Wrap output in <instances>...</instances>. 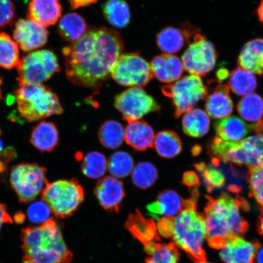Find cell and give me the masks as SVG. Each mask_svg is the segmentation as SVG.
<instances>
[{
  "label": "cell",
  "instance_id": "cell-1",
  "mask_svg": "<svg viewBox=\"0 0 263 263\" xmlns=\"http://www.w3.org/2000/svg\"><path fill=\"white\" fill-rule=\"evenodd\" d=\"M124 48L122 38L114 29L101 28L87 32L62 49L68 80L78 86L100 88L110 77Z\"/></svg>",
  "mask_w": 263,
  "mask_h": 263
},
{
  "label": "cell",
  "instance_id": "cell-2",
  "mask_svg": "<svg viewBox=\"0 0 263 263\" xmlns=\"http://www.w3.org/2000/svg\"><path fill=\"white\" fill-rule=\"evenodd\" d=\"M21 239L25 262L70 263L73 258L60 228L52 219H48L40 226L23 229Z\"/></svg>",
  "mask_w": 263,
  "mask_h": 263
},
{
  "label": "cell",
  "instance_id": "cell-3",
  "mask_svg": "<svg viewBox=\"0 0 263 263\" xmlns=\"http://www.w3.org/2000/svg\"><path fill=\"white\" fill-rule=\"evenodd\" d=\"M203 218L207 239L217 248L227 239L241 234L246 228L239 202L228 195L212 200Z\"/></svg>",
  "mask_w": 263,
  "mask_h": 263
},
{
  "label": "cell",
  "instance_id": "cell-4",
  "mask_svg": "<svg viewBox=\"0 0 263 263\" xmlns=\"http://www.w3.org/2000/svg\"><path fill=\"white\" fill-rule=\"evenodd\" d=\"M162 236L172 237L179 248L195 257H202L207 239L204 218L189 205L175 218L164 220Z\"/></svg>",
  "mask_w": 263,
  "mask_h": 263
},
{
  "label": "cell",
  "instance_id": "cell-5",
  "mask_svg": "<svg viewBox=\"0 0 263 263\" xmlns=\"http://www.w3.org/2000/svg\"><path fill=\"white\" fill-rule=\"evenodd\" d=\"M15 100L20 117L29 122L63 112L57 95L42 84L19 83Z\"/></svg>",
  "mask_w": 263,
  "mask_h": 263
},
{
  "label": "cell",
  "instance_id": "cell-6",
  "mask_svg": "<svg viewBox=\"0 0 263 263\" xmlns=\"http://www.w3.org/2000/svg\"><path fill=\"white\" fill-rule=\"evenodd\" d=\"M42 199L59 218H67L84 201V191L77 180H59L48 183Z\"/></svg>",
  "mask_w": 263,
  "mask_h": 263
},
{
  "label": "cell",
  "instance_id": "cell-7",
  "mask_svg": "<svg viewBox=\"0 0 263 263\" xmlns=\"http://www.w3.org/2000/svg\"><path fill=\"white\" fill-rule=\"evenodd\" d=\"M162 92L172 100L176 117H179L205 98L207 88L199 76L190 74L165 85Z\"/></svg>",
  "mask_w": 263,
  "mask_h": 263
},
{
  "label": "cell",
  "instance_id": "cell-8",
  "mask_svg": "<svg viewBox=\"0 0 263 263\" xmlns=\"http://www.w3.org/2000/svg\"><path fill=\"white\" fill-rule=\"evenodd\" d=\"M16 68L19 83L42 84L61 70L57 55L47 49L29 52Z\"/></svg>",
  "mask_w": 263,
  "mask_h": 263
},
{
  "label": "cell",
  "instance_id": "cell-9",
  "mask_svg": "<svg viewBox=\"0 0 263 263\" xmlns=\"http://www.w3.org/2000/svg\"><path fill=\"white\" fill-rule=\"evenodd\" d=\"M10 182L20 201H32L47 185L46 170L36 164H18L11 171Z\"/></svg>",
  "mask_w": 263,
  "mask_h": 263
},
{
  "label": "cell",
  "instance_id": "cell-10",
  "mask_svg": "<svg viewBox=\"0 0 263 263\" xmlns=\"http://www.w3.org/2000/svg\"><path fill=\"white\" fill-rule=\"evenodd\" d=\"M110 76L123 86L143 87L154 77L151 66L139 53L121 54L111 68Z\"/></svg>",
  "mask_w": 263,
  "mask_h": 263
},
{
  "label": "cell",
  "instance_id": "cell-11",
  "mask_svg": "<svg viewBox=\"0 0 263 263\" xmlns=\"http://www.w3.org/2000/svg\"><path fill=\"white\" fill-rule=\"evenodd\" d=\"M218 53L204 35L195 33L182 57L183 69L197 76L209 74L215 68Z\"/></svg>",
  "mask_w": 263,
  "mask_h": 263
},
{
  "label": "cell",
  "instance_id": "cell-12",
  "mask_svg": "<svg viewBox=\"0 0 263 263\" xmlns=\"http://www.w3.org/2000/svg\"><path fill=\"white\" fill-rule=\"evenodd\" d=\"M115 106L122 115L124 120H140L144 115L159 111L160 106L154 99L143 88L134 87L118 95L115 99Z\"/></svg>",
  "mask_w": 263,
  "mask_h": 263
},
{
  "label": "cell",
  "instance_id": "cell-13",
  "mask_svg": "<svg viewBox=\"0 0 263 263\" xmlns=\"http://www.w3.org/2000/svg\"><path fill=\"white\" fill-rule=\"evenodd\" d=\"M47 27L31 19H20L16 22L13 37L18 47L25 52H32L47 44Z\"/></svg>",
  "mask_w": 263,
  "mask_h": 263
},
{
  "label": "cell",
  "instance_id": "cell-14",
  "mask_svg": "<svg viewBox=\"0 0 263 263\" xmlns=\"http://www.w3.org/2000/svg\"><path fill=\"white\" fill-rule=\"evenodd\" d=\"M219 256L225 263H255L257 247L239 236L227 239L219 247Z\"/></svg>",
  "mask_w": 263,
  "mask_h": 263
},
{
  "label": "cell",
  "instance_id": "cell-15",
  "mask_svg": "<svg viewBox=\"0 0 263 263\" xmlns=\"http://www.w3.org/2000/svg\"><path fill=\"white\" fill-rule=\"evenodd\" d=\"M95 196L103 208L118 213L125 196L123 183L114 176H107L98 181L94 190Z\"/></svg>",
  "mask_w": 263,
  "mask_h": 263
},
{
  "label": "cell",
  "instance_id": "cell-16",
  "mask_svg": "<svg viewBox=\"0 0 263 263\" xmlns=\"http://www.w3.org/2000/svg\"><path fill=\"white\" fill-rule=\"evenodd\" d=\"M184 208L182 197L173 190H165L161 192L156 201L147 206V211L151 217L157 220L173 219Z\"/></svg>",
  "mask_w": 263,
  "mask_h": 263
},
{
  "label": "cell",
  "instance_id": "cell-17",
  "mask_svg": "<svg viewBox=\"0 0 263 263\" xmlns=\"http://www.w3.org/2000/svg\"><path fill=\"white\" fill-rule=\"evenodd\" d=\"M150 66L153 76L164 83H173L179 80L183 71L182 61L171 54L157 55Z\"/></svg>",
  "mask_w": 263,
  "mask_h": 263
},
{
  "label": "cell",
  "instance_id": "cell-18",
  "mask_svg": "<svg viewBox=\"0 0 263 263\" xmlns=\"http://www.w3.org/2000/svg\"><path fill=\"white\" fill-rule=\"evenodd\" d=\"M210 151L215 160L249 166L248 153L242 147L241 141L230 142L216 137L210 144Z\"/></svg>",
  "mask_w": 263,
  "mask_h": 263
},
{
  "label": "cell",
  "instance_id": "cell-19",
  "mask_svg": "<svg viewBox=\"0 0 263 263\" xmlns=\"http://www.w3.org/2000/svg\"><path fill=\"white\" fill-rule=\"evenodd\" d=\"M62 11L59 0H31L28 6V17L48 27L57 24Z\"/></svg>",
  "mask_w": 263,
  "mask_h": 263
},
{
  "label": "cell",
  "instance_id": "cell-20",
  "mask_svg": "<svg viewBox=\"0 0 263 263\" xmlns=\"http://www.w3.org/2000/svg\"><path fill=\"white\" fill-rule=\"evenodd\" d=\"M154 139V131L145 121H131L125 129L124 140L128 145L137 151H144L153 147Z\"/></svg>",
  "mask_w": 263,
  "mask_h": 263
},
{
  "label": "cell",
  "instance_id": "cell-21",
  "mask_svg": "<svg viewBox=\"0 0 263 263\" xmlns=\"http://www.w3.org/2000/svg\"><path fill=\"white\" fill-rule=\"evenodd\" d=\"M195 33L191 26H186L183 29L167 27L157 34V44L166 54L176 53L183 48L186 42H189Z\"/></svg>",
  "mask_w": 263,
  "mask_h": 263
},
{
  "label": "cell",
  "instance_id": "cell-22",
  "mask_svg": "<svg viewBox=\"0 0 263 263\" xmlns=\"http://www.w3.org/2000/svg\"><path fill=\"white\" fill-rule=\"evenodd\" d=\"M207 114L215 119H223L231 115L233 104L229 95V87L219 85L207 98L205 104Z\"/></svg>",
  "mask_w": 263,
  "mask_h": 263
},
{
  "label": "cell",
  "instance_id": "cell-23",
  "mask_svg": "<svg viewBox=\"0 0 263 263\" xmlns=\"http://www.w3.org/2000/svg\"><path fill=\"white\" fill-rule=\"evenodd\" d=\"M217 137L230 142H240L252 129L241 118L230 117L220 120L215 124Z\"/></svg>",
  "mask_w": 263,
  "mask_h": 263
},
{
  "label": "cell",
  "instance_id": "cell-24",
  "mask_svg": "<svg viewBox=\"0 0 263 263\" xmlns=\"http://www.w3.org/2000/svg\"><path fill=\"white\" fill-rule=\"evenodd\" d=\"M240 67L258 74H263V39L246 43L239 55Z\"/></svg>",
  "mask_w": 263,
  "mask_h": 263
},
{
  "label": "cell",
  "instance_id": "cell-25",
  "mask_svg": "<svg viewBox=\"0 0 263 263\" xmlns=\"http://www.w3.org/2000/svg\"><path fill=\"white\" fill-rule=\"evenodd\" d=\"M31 143L37 149L43 152H51L59 142V133L55 124L42 121L33 129Z\"/></svg>",
  "mask_w": 263,
  "mask_h": 263
},
{
  "label": "cell",
  "instance_id": "cell-26",
  "mask_svg": "<svg viewBox=\"0 0 263 263\" xmlns=\"http://www.w3.org/2000/svg\"><path fill=\"white\" fill-rule=\"evenodd\" d=\"M126 226L134 237L139 240L144 246L154 242L156 237L155 223L151 220L144 218L138 210L130 215Z\"/></svg>",
  "mask_w": 263,
  "mask_h": 263
},
{
  "label": "cell",
  "instance_id": "cell-27",
  "mask_svg": "<svg viewBox=\"0 0 263 263\" xmlns=\"http://www.w3.org/2000/svg\"><path fill=\"white\" fill-rule=\"evenodd\" d=\"M58 32L64 40L75 42L81 39L87 32L85 19L77 13H69L60 20Z\"/></svg>",
  "mask_w": 263,
  "mask_h": 263
},
{
  "label": "cell",
  "instance_id": "cell-28",
  "mask_svg": "<svg viewBox=\"0 0 263 263\" xmlns=\"http://www.w3.org/2000/svg\"><path fill=\"white\" fill-rule=\"evenodd\" d=\"M210 120L206 111L199 108H193L184 115L183 129L188 136L195 138L204 136L210 129Z\"/></svg>",
  "mask_w": 263,
  "mask_h": 263
},
{
  "label": "cell",
  "instance_id": "cell-29",
  "mask_svg": "<svg viewBox=\"0 0 263 263\" xmlns=\"http://www.w3.org/2000/svg\"><path fill=\"white\" fill-rule=\"evenodd\" d=\"M238 111L242 120L251 124L262 122L263 100L259 95L251 93L246 95L239 101Z\"/></svg>",
  "mask_w": 263,
  "mask_h": 263
},
{
  "label": "cell",
  "instance_id": "cell-30",
  "mask_svg": "<svg viewBox=\"0 0 263 263\" xmlns=\"http://www.w3.org/2000/svg\"><path fill=\"white\" fill-rule=\"evenodd\" d=\"M105 18L111 25L124 28L129 24L130 12L124 0H108L103 6Z\"/></svg>",
  "mask_w": 263,
  "mask_h": 263
},
{
  "label": "cell",
  "instance_id": "cell-31",
  "mask_svg": "<svg viewBox=\"0 0 263 263\" xmlns=\"http://www.w3.org/2000/svg\"><path fill=\"white\" fill-rule=\"evenodd\" d=\"M154 146L161 157L172 159L178 156L182 149V142L177 135L173 131H162L154 139Z\"/></svg>",
  "mask_w": 263,
  "mask_h": 263
},
{
  "label": "cell",
  "instance_id": "cell-32",
  "mask_svg": "<svg viewBox=\"0 0 263 263\" xmlns=\"http://www.w3.org/2000/svg\"><path fill=\"white\" fill-rule=\"evenodd\" d=\"M257 86L255 75L241 67L235 69L230 75L229 88L238 96L251 94Z\"/></svg>",
  "mask_w": 263,
  "mask_h": 263
},
{
  "label": "cell",
  "instance_id": "cell-33",
  "mask_svg": "<svg viewBox=\"0 0 263 263\" xmlns=\"http://www.w3.org/2000/svg\"><path fill=\"white\" fill-rule=\"evenodd\" d=\"M125 130L123 125L118 121H106L100 127L98 138L100 143L108 149L119 147L124 140Z\"/></svg>",
  "mask_w": 263,
  "mask_h": 263
},
{
  "label": "cell",
  "instance_id": "cell-34",
  "mask_svg": "<svg viewBox=\"0 0 263 263\" xmlns=\"http://www.w3.org/2000/svg\"><path fill=\"white\" fill-rule=\"evenodd\" d=\"M20 59L19 47L16 42L5 32H0V67H17Z\"/></svg>",
  "mask_w": 263,
  "mask_h": 263
},
{
  "label": "cell",
  "instance_id": "cell-35",
  "mask_svg": "<svg viewBox=\"0 0 263 263\" xmlns=\"http://www.w3.org/2000/svg\"><path fill=\"white\" fill-rule=\"evenodd\" d=\"M144 248L149 255L146 263H178V253L172 245L154 242L146 245Z\"/></svg>",
  "mask_w": 263,
  "mask_h": 263
},
{
  "label": "cell",
  "instance_id": "cell-36",
  "mask_svg": "<svg viewBox=\"0 0 263 263\" xmlns=\"http://www.w3.org/2000/svg\"><path fill=\"white\" fill-rule=\"evenodd\" d=\"M107 162L104 154L93 151L84 157L82 162V172L85 176L90 179L100 178L106 172Z\"/></svg>",
  "mask_w": 263,
  "mask_h": 263
},
{
  "label": "cell",
  "instance_id": "cell-37",
  "mask_svg": "<svg viewBox=\"0 0 263 263\" xmlns=\"http://www.w3.org/2000/svg\"><path fill=\"white\" fill-rule=\"evenodd\" d=\"M107 167L114 177L124 178L133 172L134 168L133 158L124 151H118L108 160Z\"/></svg>",
  "mask_w": 263,
  "mask_h": 263
},
{
  "label": "cell",
  "instance_id": "cell-38",
  "mask_svg": "<svg viewBox=\"0 0 263 263\" xmlns=\"http://www.w3.org/2000/svg\"><path fill=\"white\" fill-rule=\"evenodd\" d=\"M158 177L157 168L153 164L141 162L134 167L132 180L135 185L141 189H147L156 183Z\"/></svg>",
  "mask_w": 263,
  "mask_h": 263
},
{
  "label": "cell",
  "instance_id": "cell-39",
  "mask_svg": "<svg viewBox=\"0 0 263 263\" xmlns=\"http://www.w3.org/2000/svg\"><path fill=\"white\" fill-rule=\"evenodd\" d=\"M248 153L250 167L263 165V133H258L241 141Z\"/></svg>",
  "mask_w": 263,
  "mask_h": 263
},
{
  "label": "cell",
  "instance_id": "cell-40",
  "mask_svg": "<svg viewBox=\"0 0 263 263\" xmlns=\"http://www.w3.org/2000/svg\"><path fill=\"white\" fill-rule=\"evenodd\" d=\"M196 167L202 173L205 185L210 190L221 188L224 185V174L215 166H207L205 164L200 163Z\"/></svg>",
  "mask_w": 263,
  "mask_h": 263
},
{
  "label": "cell",
  "instance_id": "cell-41",
  "mask_svg": "<svg viewBox=\"0 0 263 263\" xmlns=\"http://www.w3.org/2000/svg\"><path fill=\"white\" fill-rule=\"evenodd\" d=\"M249 183L253 196L263 207V165L250 167Z\"/></svg>",
  "mask_w": 263,
  "mask_h": 263
},
{
  "label": "cell",
  "instance_id": "cell-42",
  "mask_svg": "<svg viewBox=\"0 0 263 263\" xmlns=\"http://www.w3.org/2000/svg\"><path fill=\"white\" fill-rule=\"evenodd\" d=\"M51 212L50 208L44 200L36 201L28 207V216L32 222L42 223L48 221Z\"/></svg>",
  "mask_w": 263,
  "mask_h": 263
},
{
  "label": "cell",
  "instance_id": "cell-43",
  "mask_svg": "<svg viewBox=\"0 0 263 263\" xmlns=\"http://www.w3.org/2000/svg\"><path fill=\"white\" fill-rule=\"evenodd\" d=\"M14 16V5L11 0H0V27L11 24Z\"/></svg>",
  "mask_w": 263,
  "mask_h": 263
},
{
  "label": "cell",
  "instance_id": "cell-44",
  "mask_svg": "<svg viewBox=\"0 0 263 263\" xmlns=\"http://www.w3.org/2000/svg\"><path fill=\"white\" fill-rule=\"evenodd\" d=\"M69 2L71 8L76 9L93 5L97 3L98 0H69Z\"/></svg>",
  "mask_w": 263,
  "mask_h": 263
},
{
  "label": "cell",
  "instance_id": "cell-45",
  "mask_svg": "<svg viewBox=\"0 0 263 263\" xmlns=\"http://www.w3.org/2000/svg\"><path fill=\"white\" fill-rule=\"evenodd\" d=\"M12 222V219L7 212L6 205L0 203V230L3 223Z\"/></svg>",
  "mask_w": 263,
  "mask_h": 263
},
{
  "label": "cell",
  "instance_id": "cell-46",
  "mask_svg": "<svg viewBox=\"0 0 263 263\" xmlns=\"http://www.w3.org/2000/svg\"><path fill=\"white\" fill-rule=\"evenodd\" d=\"M184 182L188 185H196L197 182V177L196 174L192 172H189L185 174L184 176Z\"/></svg>",
  "mask_w": 263,
  "mask_h": 263
},
{
  "label": "cell",
  "instance_id": "cell-47",
  "mask_svg": "<svg viewBox=\"0 0 263 263\" xmlns=\"http://www.w3.org/2000/svg\"><path fill=\"white\" fill-rule=\"evenodd\" d=\"M255 263H263V246L256 250Z\"/></svg>",
  "mask_w": 263,
  "mask_h": 263
},
{
  "label": "cell",
  "instance_id": "cell-48",
  "mask_svg": "<svg viewBox=\"0 0 263 263\" xmlns=\"http://www.w3.org/2000/svg\"><path fill=\"white\" fill-rule=\"evenodd\" d=\"M217 76H218V78L219 80H223L229 77V73L225 69H222V70H220L218 71Z\"/></svg>",
  "mask_w": 263,
  "mask_h": 263
},
{
  "label": "cell",
  "instance_id": "cell-49",
  "mask_svg": "<svg viewBox=\"0 0 263 263\" xmlns=\"http://www.w3.org/2000/svg\"><path fill=\"white\" fill-rule=\"evenodd\" d=\"M258 15L259 16V20L263 24V0L259 5L258 9Z\"/></svg>",
  "mask_w": 263,
  "mask_h": 263
},
{
  "label": "cell",
  "instance_id": "cell-50",
  "mask_svg": "<svg viewBox=\"0 0 263 263\" xmlns=\"http://www.w3.org/2000/svg\"><path fill=\"white\" fill-rule=\"evenodd\" d=\"M259 230H260V232L263 235V213L261 216L260 221H259Z\"/></svg>",
  "mask_w": 263,
  "mask_h": 263
},
{
  "label": "cell",
  "instance_id": "cell-51",
  "mask_svg": "<svg viewBox=\"0 0 263 263\" xmlns=\"http://www.w3.org/2000/svg\"><path fill=\"white\" fill-rule=\"evenodd\" d=\"M2 80H0V98H2V92H1V85H2Z\"/></svg>",
  "mask_w": 263,
  "mask_h": 263
},
{
  "label": "cell",
  "instance_id": "cell-52",
  "mask_svg": "<svg viewBox=\"0 0 263 263\" xmlns=\"http://www.w3.org/2000/svg\"><path fill=\"white\" fill-rule=\"evenodd\" d=\"M197 263H210V262H206V261H199Z\"/></svg>",
  "mask_w": 263,
  "mask_h": 263
}]
</instances>
